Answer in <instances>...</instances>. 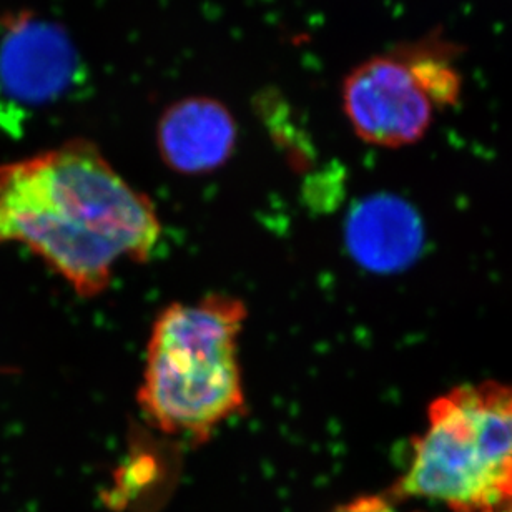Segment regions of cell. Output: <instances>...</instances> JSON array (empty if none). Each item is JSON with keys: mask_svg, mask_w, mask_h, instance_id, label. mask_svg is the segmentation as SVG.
I'll return each instance as SVG.
<instances>
[{"mask_svg": "<svg viewBox=\"0 0 512 512\" xmlns=\"http://www.w3.org/2000/svg\"><path fill=\"white\" fill-rule=\"evenodd\" d=\"M160 235L152 200L89 140L0 165V245L30 248L84 298L109 288L120 260L147 261Z\"/></svg>", "mask_w": 512, "mask_h": 512, "instance_id": "obj_1", "label": "cell"}, {"mask_svg": "<svg viewBox=\"0 0 512 512\" xmlns=\"http://www.w3.org/2000/svg\"><path fill=\"white\" fill-rule=\"evenodd\" d=\"M247 316L240 298L223 293L172 303L157 316L137 394L153 428L205 443L243 413L238 338Z\"/></svg>", "mask_w": 512, "mask_h": 512, "instance_id": "obj_2", "label": "cell"}, {"mask_svg": "<svg viewBox=\"0 0 512 512\" xmlns=\"http://www.w3.org/2000/svg\"><path fill=\"white\" fill-rule=\"evenodd\" d=\"M398 498L438 501L453 512H503L512 503V383L464 384L428 408Z\"/></svg>", "mask_w": 512, "mask_h": 512, "instance_id": "obj_3", "label": "cell"}, {"mask_svg": "<svg viewBox=\"0 0 512 512\" xmlns=\"http://www.w3.org/2000/svg\"><path fill=\"white\" fill-rule=\"evenodd\" d=\"M463 75L453 45L431 35L373 55L346 74L341 107L353 132L375 147L413 145L458 104Z\"/></svg>", "mask_w": 512, "mask_h": 512, "instance_id": "obj_4", "label": "cell"}, {"mask_svg": "<svg viewBox=\"0 0 512 512\" xmlns=\"http://www.w3.org/2000/svg\"><path fill=\"white\" fill-rule=\"evenodd\" d=\"M77 70L70 40L47 20L19 15L0 39V97L17 109H37L59 99Z\"/></svg>", "mask_w": 512, "mask_h": 512, "instance_id": "obj_5", "label": "cell"}, {"mask_svg": "<svg viewBox=\"0 0 512 512\" xmlns=\"http://www.w3.org/2000/svg\"><path fill=\"white\" fill-rule=\"evenodd\" d=\"M163 163L180 175H205L232 158L238 124L222 100L195 95L168 105L157 124Z\"/></svg>", "mask_w": 512, "mask_h": 512, "instance_id": "obj_6", "label": "cell"}, {"mask_svg": "<svg viewBox=\"0 0 512 512\" xmlns=\"http://www.w3.org/2000/svg\"><path fill=\"white\" fill-rule=\"evenodd\" d=\"M346 240L353 258L368 270L393 271L413 260L421 228L406 203L378 195L351 212Z\"/></svg>", "mask_w": 512, "mask_h": 512, "instance_id": "obj_7", "label": "cell"}, {"mask_svg": "<svg viewBox=\"0 0 512 512\" xmlns=\"http://www.w3.org/2000/svg\"><path fill=\"white\" fill-rule=\"evenodd\" d=\"M333 512H399L394 508L391 501L380 496H365V498H358L351 503L343 504L340 508L335 509Z\"/></svg>", "mask_w": 512, "mask_h": 512, "instance_id": "obj_8", "label": "cell"}, {"mask_svg": "<svg viewBox=\"0 0 512 512\" xmlns=\"http://www.w3.org/2000/svg\"><path fill=\"white\" fill-rule=\"evenodd\" d=\"M503 512H512V503L509 504L508 508L504 509Z\"/></svg>", "mask_w": 512, "mask_h": 512, "instance_id": "obj_9", "label": "cell"}]
</instances>
